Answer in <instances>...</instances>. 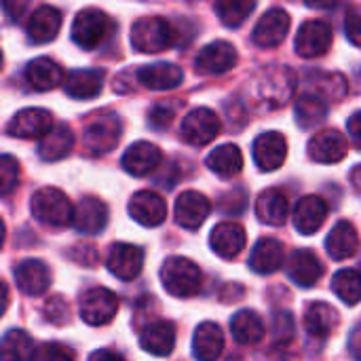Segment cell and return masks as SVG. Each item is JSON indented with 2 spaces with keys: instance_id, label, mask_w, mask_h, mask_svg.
Returning <instances> with one entry per match:
<instances>
[{
  "instance_id": "cell-1",
  "label": "cell",
  "mask_w": 361,
  "mask_h": 361,
  "mask_svg": "<svg viewBox=\"0 0 361 361\" xmlns=\"http://www.w3.org/2000/svg\"><path fill=\"white\" fill-rule=\"evenodd\" d=\"M296 85H298L296 72L290 66L277 63L256 72L245 85L243 95L252 108L271 112L286 106L294 97Z\"/></svg>"
},
{
  "instance_id": "cell-2",
  "label": "cell",
  "mask_w": 361,
  "mask_h": 361,
  "mask_svg": "<svg viewBox=\"0 0 361 361\" xmlns=\"http://www.w3.org/2000/svg\"><path fill=\"white\" fill-rule=\"evenodd\" d=\"M116 32V23L114 19L99 11V8H82L72 23V40L80 47V49H97L104 42H108Z\"/></svg>"
},
{
  "instance_id": "cell-3",
  "label": "cell",
  "mask_w": 361,
  "mask_h": 361,
  "mask_svg": "<svg viewBox=\"0 0 361 361\" xmlns=\"http://www.w3.org/2000/svg\"><path fill=\"white\" fill-rule=\"evenodd\" d=\"M161 281L163 288L178 298H190L197 296L203 288V273L201 269L182 256L169 258L161 269Z\"/></svg>"
},
{
  "instance_id": "cell-4",
  "label": "cell",
  "mask_w": 361,
  "mask_h": 361,
  "mask_svg": "<svg viewBox=\"0 0 361 361\" xmlns=\"http://www.w3.org/2000/svg\"><path fill=\"white\" fill-rule=\"evenodd\" d=\"M178 34L165 17H142L131 27V44L140 53H161L173 47Z\"/></svg>"
},
{
  "instance_id": "cell-5",
  "label": "cell",
  "mask_w": 361,
  "mask_h": 361,
  "mask_svg": "<svg viewBox=\"0 0 361 361\" xmlns=\"http://www.w3.org/2000/svg\"><path fill=\"white\" fill-rule=\"evenodd\" d=\"M32 214L38 222L53 226V228H63L72 224L74 218V205L72 201L59 190V188H40L32 197Z\"/></svg>"
},
{
  "instance_id": "cell-6",
  "label": "cell",
  "mask_w": 361,
  "mask_h": 361,
  "mask_svg": "<svg viewBox=\"0 0 361 361\" xmlns=\"http://www.w3.org/2000/svg\"><path fill=\"white\" fill-rule=\"evenodd\" d=\"M121 135H123V121L116 114L106 112L89 121V125L82 131V142L89 152L106 154L118 144Z\"/></svg>"
},
{
  "instance_id": "cell-7",
  "label": "cell",
  "mask_w": 361,
  "mask_h": 361,
  "mask_svg": "<svg viewBox=\"0 0 361 361\" xmlns=\"http://www.w3.org/2000/svg\"><path fill=\"white\" fill-rule=\"evenodd\" d=\"M78 307H80L82 322L93 326V328H99V326H106L114 319V315L118 311V298L112 290L97 286V288L87 290L80 296Z\"/></svg>"
},
{
  "instance_id": "cell-8",
  "label": "cell",
  "mask_w": 361,
  "mask_h": 361,
  "mask_svg": "<svg viewBox=\"0 0 361 361\" xmlns=\"http://www.w3.org/2000/svg\"><path fill=\"white\" fill-rule=\"evenodd\" d=\"M222 131L218 114L209 108H195L188 112L180 125V137L192 146H205L214 142Z\"/></svg>"
},
{
  "instance_id": "cell-9",
  "label": "cell",
  "mask_w": 361,
  "mask_h": 361,
  "mask_svg": "<svg viewBox=\"0 0 361 361\" xmlns=\"http://www.w3.org/2000/svg\"><path fill=\"white\" fill-rule=\"evenodd\" d=\"M332 47V25L324 19L305 21L296 34L294 49L302 59H315L328 53Z\"/></svg>"
},
{
  "instance_id": "cell-10",
  "label": "cell",
  "mask_w": 361,
  "mask_h": 361,
  "mask_svg": "<svg viewBox=\"0 0 361 361\" xmlns=\"http://www.w3.org/2000/svg\"><path fill=\"white\" fill-rule=\"evenodd\" d=\"M239 61L237 49L226 42V40H216L207 47H203L195 59V68L201 74H212V76H220L231 72Z\"/></svg>"
},
{
  "instance_id": "cell-11",
  "label": "cell",
  "mask_w": 361,
  "mask_h": 361,
  "mask_svg": "<svg viewBox=\"0 0 361 361\" xmlns=\"http://www.w3.org/2000/svg\"><path fill=\"white\" fill-rule=\"evenodd\" d=\"M53 127V114L44 108H25L19 110L6 125L11 137L21 140H40Z\"/></svg>"
},
{
  "instance_id": "cell-12",
  "label": "cell",
  "mask_w": 361,
  "mask_h": 361,
  "mask_svg": "<svg viewBox=\"0 0 361 361\" xmlns=\"http://www.w3.org/2000/svg\"><path fill=\"white\" fill-rule=\"evenodd\" d=\"M212 214V203L203 192L186 190L176 199V222L186 231H197Z\"/></svg>"
},
{
  "instance_id": "cell-13",
  "label": "cell",
  "mask_w": 361,
  "mask_h": 361,
  "mask_svg": "<svg viewBox=\"0 0 361 361\" xmlns=\"http://www.w3.org/2000/svg\"><path fill=\"white\" fill-rule=\"evenodd\" d=\"M290 15L288 11L283 8H269L260 21L256 23L254 32H252V40L258 44V47H264V49H271V47H277L281 44V40L288 36L290 32Z\"/></svg>"
},
{
  "instance_id": "cell-14",
  "label": "cell",
  "mask_w": 361,
  "mask_h": 361,
  "mask_svg": "<svg viewBox=\"0 0 361 361\" xmlns=\"http://www.w3.org/2000/svg\"><path fill=\"white\" fill-rule=\"evenodd\" d=\"M347 152H349V142L345 133H341L338 129H322L311 137L309 144V154L317 163H328V165L341 163L347 157Z\"/></svg>"
},
{
  "instance_id": "cell-15",
  "label": "cell",
  "mask_w": 361,
  "mask_h": 361,
  "mask_svg": "<svg viewBox=\"0 0 361 361\" xmlns=\"http://www.w3.org/2000/svg\"><path fill=\"white\" fill-rule=\"evenodd\" d=\"M129 214L142 226L154 228V226L165 222L167 205H165V199L159 192H154V190H140L129 201Z\"/></svg>"
},
{
  "instance_id": "cell-16",
  "label": "cell",
  "mask_w": 361,
  "mask_h": 361,
  "mask_svg": "<svg viewBox=\"0 0 361 361\" xmlns=\"http://www.w3.org/2000/svg\"><path fill=\"white\" fill-rule=\"evenodd\" d=\"M288 157V142L286 135L279 131H267L256 137L254 142V159L258 169L275 171L286 163Z\"/></svg>"
},
{
  "instance_id": "cell-17",
  "label": "cell",
  "mask_w": 361,
  "mask_h": 361,
  "mask_svg": "<svg viewBox=\"0 0 361 361\" xmlns=\"http://www.w3.org/2000/svg\"><path fill=\"white\" fill-rule=\"evenodd\" d=\"M163 161V152L159 146L150 142H135L123 154V169L133 178H146L159 169Z\"/></svg>"
},
{
  "instance_id": "cell-18",
  "label": "cell",
  "mask_w": 361,
  "mask_h": 361,
  "mask_svg": "<svg viewBox=\"0 0 361 361\" xmlns=\"http://www.w3.org/2000/svg\"><path fill=\"white\" fill-rule=\"evenodd\" d=\"M108 271L121 281H133L144 267V252L131 243H116L106 262Z\"/></svg>"
},
{
  "instance_id": "cell-19",
  "label": "cell",
  "mask_w": 361,
  "mask_h": 361,
  "mask_svg": "<svg viewBox=\"0 0 361 361\" xmlns=\"http://www.w3.org/2000/svg\"><path fill=\"white\" fill-rule=\"evenodd\" d=\"M245 241H247L245 228L237 222H220L214 226L209 235V245L214 254L226 260L237 258L245 250Z\"/></svg>"
},
{
  "instance_id": "cell-20",
  "label": "cell",
  "mask_w": 361,
  "mask_h": 361,
  "mask_svg": "<svg viewBox=\"0 0 361 361\" xmlns=\"http://www.w3.org/2000/svg\"><path fill=\"white\" fill-rule=\"evenodd\" d=\"M140 347L150 355L167 357L176 347V328H173V324L165 322V319L144 324L142 334H140Z\"/></svg>"
},
{
  "instance_id": "cell-21",
  "label": "cell",
  "mask_w": 361,
  "mask_h": 361,
  "mask_svg": "<svg viewBox=\"0 0 361 361\" xmlns=\"http://www.w3.org/2000/svg\"><path fill=\"white\" fill-rule=\"evenodd\" d=\"M328 214H330V207L322 197L317 195L302 197L294 207V226L300 235H313L324 226V222L328 220Z\"/></svg>"
},
{
  "instance_id": "cell-22",
  "label": "cell",
  "mask_w": 361,
  "mask_h": 361,
  "mask_svg": "<svg viewBox=\"0 0 361 361\" xmlns=\"http://www.w3.org/2000/svg\"><path fill=\"white\" fill-rule=\"evenodd\" d=\"M15 281L25 296H40L51 286V271L42 260H23L15 267Z\"/></svg>"
},
{
  "instance_id": "cell-23",
  "label": "cell",
  "mask_w": 361,
  "mask_h": 361,
  "mask_svg": "<svg viewBox=\"0 0 361 361\" xmlns=\"http://www.w3.org/2000/svg\"><path fill=\"white\" fill-rule=\"evenodd\" d=\"M74 226L78 233L85 235H97L104 231L106 222H108V207L102 199L97 197H85L78 201V205L74 207V218H72Z\"/></svg>"
},
{
  "instance_id": "cell-24",
  "label": "cell",
  "mask_w": 361,
  "mask_h": 361,
  "mask_svg": "<svg viewBox=\"0 0 361 361\" xmlns=\"http://www.w3.org/2000/svg\"><path fill=\"white\" fill-rule=\"evenodd\" d=\"M137 80L142 87L152 89V91H169L182 85L184 74L176 63L159 61V63H148L137 70Z\"/></svg>"
},
{
  "instance_id": "cell-25",
  "label": "cell",
  "mask_w": 361,
  "mask_h": 361,
  "mask_svg": "<svg viewBox=\"0 0 361 361\" xmlns=\"http://www.w3.org/2000/svg\"><path fill=\"white\" fill-rule=\"evenodd\" d=\"M59 25H61V13L53 6H40L27 19L25 32L34 44H47L57 36Z\"/></svg>"
},
{
  "instance_id": "cell-26",
  "label": "cell",
  "mask_w": 361,
  "mask_h": 361,
  "mask_svg": "<svg viewBox=\"0 0 361 361\" xmlns=\"http://www.w3.org/2000/svg\"><path fill=\"white\" fill-rule=\"evenodd\" d=\"M25 80L36 91H51L63 82V68L51 57H38L27 63Z\"/></svg>"
},
{
  "instance_id": "cell-27",
  "label": "cell",
  "mask_w": 361,
  "mask_h": 361,
  "mask_svg": "<svg viewBox=\"0 0 361 361\" xmlns=\"http://www.w3.org/2000/svg\"><path fill=\"white\" fill-rule=\"evenodd\" d=\"M305 85L309 89V93L313 91V95H319L326 102H336L343 99L349 91V82L341 72H309V76L305 78Z\"/></svg>"
},
{
  "instance_id": "cell-28",
  "label": "cell",
  "mask_w": 361,
  "mask_h": 361,
  "mask_svg": "<svg viewBox=\"0 0 361 361\" xmlns=\"http://www.w3.org/2000/svg\"><path fill=\"white\" fill-rule=\"evenodd\" d=\"M360 235L351 222H338L326 239V250L332 260H349L357 254Z\"/></svg>"
},
{
  "instance_id": "cell-29",
  "label": "cell",
  "mask_w": 361,
  "mask_h": 361,
  "mask_svg": "<svg viewBox=\"0 0 361 361\" xmlns=\"http://www.w3.org/2000/svg\"><path fill=\"white\" fill-rule=\"evenodd\" d=\"M322 275H324V264L315 252L311 250L294 252L290 260V277L294 279V283H298L300 288H313L322 279Z\"/></svg>"
},
{
  "instance_id": "cell-30",
  "label": "cell",
  "mask_w": 361,
  "mask_h": 361,
  "mask_svg": "<svg viewBox=\"0 0 361 361\" xmlns=\"http://www.w3.org/2000/svg\"><path fill=\"white\" fill-rule=\"evenodd\" d=\"M256 214H258L260 222H264L269 226H281L288 220V214H290L288 197L279 188H267L258 197Z\"/></svg>"
},
{
  "instance_id": "cell-31",
  "label": "cell",
  "mask_w": 361,
  "mask_h": 361,
  "mask_svg": "<svg viewBox=\"0 0 361 361\" xmlns=\"http://www.w3.org/2000/svg\"><path fill=\"white\" fill-rule=\"evenodd\" d=\"M264 324L260 319V315H256L254 311L245 309V311H239L233 322H231V334L235 338L237 345L241 347H256L262 343L264 338Z\"/></svg>"
},
{
  "instance_id": "cell-32",
  "label": "cell",
  "mask_w": 361,
  "mask_h": 361,
  "mask_svg": "<svg viewBox=\"0 0 361 361\" xmlns=\"http://www.w3.org/2000/svg\"><path fill=\"white\" fill-rule=\"evenodd\" d=\"M106 80L104 70H74L66 78V93L74 99L97 97Z\"/></svg>"
},
{
  "instance_id": "cell-33",
  "label": "cell",
  "mask_w": 361,
  "mask_h": 361,
  "mask_svg": "<svg viewBox=\"0 0 361 361\" xmlns=\"http://www.w3.org/2000/svg\"><path fill=\"white\" fill-rule=\"evenodd\" d=\"M283 264V245L277 239L264 237L256 243L250 256V269L258 275H271Z\"/></svg>"
},
{
  "instance_id": "cell-34",
  "label": "cell",
  "mask_w": 361,
  "mask_h": 361,
  "mask_svg": "<svg viewBox=\"0 0 361 361\" xmlns=\"http://www.w3.org/2000/svg\"><path fill=\"white\" fill-rule=\"evenodd\" d=\"M224 351V334L216 324H201L192 338V353L201 361L218 360Z\"/></svg>"
},
{
  "instance_id": "cell-35",
  "label": "cell",
  "mask_w": 361,
  "mask_h": 361,
  "mask_svg": "<svg viewBox=\"0 0 361 361\" xmlns=\"http://www.w3.org/2000/svg\"><path fill=\"white\" fill-rule=\"evenodd\" d=\"M74 148V133L68 125H53L38 146V154L44 161H59Z\"/></svg>"
},
{
  "instance_id": "cell-36",
  "label": "cell",
  "mask_w": 361,
  "mask_h": 361,
  "mask_svg": "<svg viewBox=\"0 0 361 361\" xmlns=\"http://www.w3.org/2000/svg\"><path fill=\"white\" fill-rule=\"evenodd\" d=\"M338 324H341L338 311L326 302H313L305 313V328L309 334H313L317 338L330 336L338 328Z\"/></svg>"
},
{
  "instance_id": "cell-37",
  "label": "cell",
  "mask_w": 361,
  "mask_h": 361,
  "mask_svg": "<svg viewBox=\"0 0 361 361\" xmlns=\"http://www.w3.org/2000/svg\"><path fill=\"white\" fill-rule=\"evenodd\" d=\"M207 167L220 178H235L243 171V154L235 144H222L207 157Z\"/></svg>"
},
{
  "instance_id": "cell-38",
  "label": "cell",
  "mask_w": 361,
  "mask_h": 361,
  "mask_svg": "<svg viewBox=\"0 0 361 361\" xmlns=\"http://www.w3.org/2000/svg\"><path fill=\"white\" fill-rule=\"evenodd\" d=\"M294 108H296V121L302 129L317 127L328 116V102L322 99L319 95H313V93L300 95Z\"/></svg>"
},
{
  "instance_id": "cell-39",
  "label": "cell",
  "mask_w": 361,
  "mask_h": 361,
  "mask_svg": "<svg viewBox=\"0 0 361 361\" xmlns=\"http://www.w3.org/2000/svg\"><path fill=\"white\" fill-rule=\"evenodd\" d=\"M36 345L32 336L23 330H11L0 341V357L2 360H32Z\"/></svg>"
},
{
  "instance_id": "cell-40",
  "label": "cell",
  "mask_w": 361,
  "mask_h": 361,
  "mask_svg": "<svg viewBox=\"0 0 361 361\" xmlns=\"http://www.w3.org/2000/svg\"><path fill=\"white\" fill-rule=\"evenodd\" d=\"M256 8V0H216V13L228 27H239Z\"/></svg>"
},
{
  "instance_id": "cell-41",
  "label": "cell",
  "mask_w": 361,
  "mask_h": 361,
  "mask_svg": "<svg viewBox=\"0 0 361 361\" xmlns=\"http://www.w3.org/2000/svg\"><path fill=\"white\" fill-rule=\"evenodd\" d=\"M332 290L336 292V296L349 305V307H355L360 302L361 288H360V273L355 269H345V271H338L334 281H332Z\"/></svg>"
},
{
  "instance_id": "cell-42",
  "label": "cell",
  "mask_w": 361,
  "mask_h": 361,
  "mask_svg": "<svg viewBox=\"0 0 361 361\" xmlns=\"http://www.w3.org/2000/svg\"><path fill=\"white\" fill-rule=\"evenodd\" d=\"M182 102H173V99H165L159 102L150 108L148 112V123L152 129H169L176 121V114L180 110Z\"/></svg>"
},
{
  "instance_id": "cell-43",
  "label": "cell",
  "mask_w": 361,
  "mask_h": 361,
  "mask_svg": "<svg viewBox=\"0 0 361 361\" xmlns=\"http://www.w3.org/2000/svg\"><path fill=\"white\" fill-rule=\"evenodd\" d=\"M19 182V163L11 154H0V197L15 190Z\"/></svg>"
},
{
  "instance_id": "cell-44",
  "label": "cell",
  "mask_w": 361,
  "mask_h": 361,
  "mask_svg": "<svg viewBox=\"0 0 361 361\" xmlns=\"http://www.w3.org/2000/svg\"><path fill=\"white\" fill-rule=\"evenodd\" d=\"M42 315L49 324L66 326L72 317V311H70V305L61 296H51L42 307Z\"/></svg>"
},
{
  "instance_id": "cell-45",
  "label": "cell",
  "mask_w": 361,
  "mask_h": 361,
  "mask_svg": "<svg viewBox=\"0 0 361 361\" xmlns=\"http://www.w3.org/2000/svg\"><path fill=\"white\" fill-rule=\"evenodd\" d=\"M76 353L66 347V345H55V343H47L42 345L38 351H34V360H44V361H53V360H74Z\"/></svg>"
},
{
  "instance_id": "cell-46",
  "label": "cell",
  "mask_w": 361,
  "mask_h": 361,
  "mask_svg": "<svg viewBox=\"0 0 361 361\" xmlns=\"http://www.w3.org/2000/svg\"><path fill=\"white\" fill-rule=\"evenodd\" d=\"M0 6L11 21H19L23 17V13L27 11L30 0H0Z\"/></svg>"
},
{
  "instance_id": "cell-47",
  "label": "cell",
  "mask_w": 361,
  "mask_h": 361,
  "mask_svg": "<svg viewBox=\"0 0 361 361\" xmlns=\"http://www.w3.org/2000/svg\"><path fill=\"white\" fill-rule=\"evenodd\" d=\"M345 23H347V36H349V40H351L353 44H360L361 17L357 6H351V8H349V13H347V17H345Z\"/></svg>"
},
{
  "instance_id": "cell-48",
  "label": "cell",
  "mask_w": 361,
  "mask_h": 361,
  "mask_svg": "<svg viewBox=\"0 0 361 361\" xmlns=\"http://www.w3.org/2000/svg\"><path fill=\"white\" fill-rule=\"evenodd\" d=\"M76 262H80V264H95V260H97V252L91 247V245H78V247H74L72 252H68Z\"/></svg>"
},
{
  "instance_id": "cell-49",
  "label": "cell",
  "mask_w": 361,
  "mask_h": 361,
  "mask_svg": "<svg viewBox=\"0 0 361 361\" xmlns=\"http://www.w3.org/2000/svg\"><path fill=\"white\" fill-rule=\"evenodd\" d=\"M360 121H361V112H353V116L349 118V133H351V142L353 146L357 148L360 146Z\"/></svg>"
},
{
  "instance_id": "cell-50",
  "label": "cell",
  "mask_w": 361,
  "mask_h": 361,
  "mask_svg": "<svg viewBox=\"0 0 361 361\" xmlns=\"http://www.w3.org/2000/svg\"><path fill=\"white\" fill-rule=\"evenodd\" d=\"M6 307H8V288H6V283L0 279V317L4 315Z\"/></svg>"
},
{
  "instance_id": "cell-51",
  "label": "cell",
  "mask_w": 361,
  "mask_h": 361,
  "mask_svg": "<svg viewBox=\"0 0 361 361\" xmlns=\"http://www.w3.org/2000/svg\"><path fill=\"white\" fill-rule=\"evenodd\" d=\"M313 8H334L341 0H305Z\"/></svg>"
},
{
  "instance_id": "cell-52",
  "label": "cell",
  "mask_w": 361,
  "mask_h": 361,
  "mask_svg": "<svg viewBox=\"0 0 361 361\" xmlns=\"http://www.w3.org/2000/svg\"><path fill=\"white\" fill-rule=\"evenodd\" d=\"M357 334H360V328L353 330V336H351V351H353V357H360V351H357Z\"/></svg>"
},
{
  "instance_id": "cell-53",
  "label": "cell",
  "mask_w": 361,
  "mask_h": 361,
  "mask_svg": "<svg viewBox=\"0 0 361 361\" xmlns=\"http://www.w3.org/2000/svg\"><path fill=\"white\" fill-rule=\"evenodd\" d=\"M95 357H108V360H121V355H116V353H112V351H97V353H93V355H91V360H95Z\"/></svg>"
},
{
  "instance_id": "cell-54",
  "label": "cell",
  "mask_w": 361,
  "mask_h": 361,
  "mask_svg": "<svg viewBox=\"0 0 361 361\" xmlns=\"http://www.w3.org/2000/svg\"><path fill=\"white\" fill-rule=\"evenodd\" d=\"M353 186L360 192V167H353Z\"/></svg>"
},
{
  "instance_id": "cell-55",
  "label": "cell",
  "mask_w": 361,
  "mask_h": 361,
  "mask_svg": "<svg viewBox=\"0 0 361 361\" xmlns=\"http://www.w3.org/2000/svg\"><path fill=\"white\" fill-rule=\"evenodd\" d=\"M4 239H6V228H4V222L0 218V247L4 245Z\"/></svg>"
},
{
  "instance_id": "cell-56",
  "label": "cell",
  "mask_w": 361,
  "mask_h": 361,
  "mask_svg": "<svg viewBox=\"0 0 361 361\" xmlns=\"http://www.w3.org/2000/svg\"><path fill=\"white\" fill-rule=\"evenodd\" d=\"M2 63H4V55H2V49H0V70H2Z\"/></svg>"
}]
</instances>
